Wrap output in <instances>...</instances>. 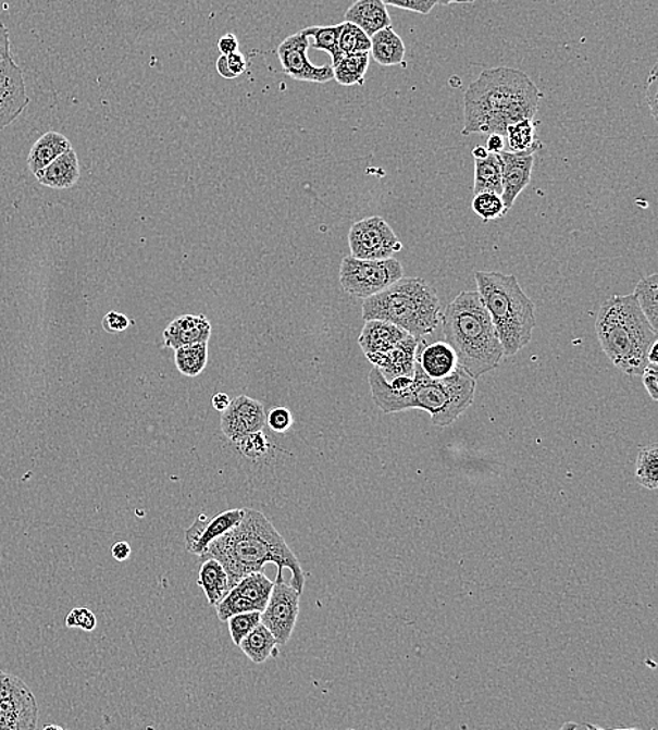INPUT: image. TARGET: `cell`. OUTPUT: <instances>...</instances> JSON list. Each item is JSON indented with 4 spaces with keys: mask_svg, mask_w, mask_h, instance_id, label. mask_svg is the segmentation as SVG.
Listing matches in <instances>:
<instances>
[{
    "mask_svg": "<svg viewBox=\"0 0 658 730\" xmlns=\"http://www.w3.org/2000/svg\"><path fill=\"white\" fill-rule=\"evenodd\" d=\"M541 99L539 89L525 72L508 66L485 70L464 94L462 135L506 137L508 125L535 119Z\"/></svg>",
    "mask_w": 658,
    "mask_h": 730,
    "instance_id": "6da1fadb",
    "label": "cell"
},
{
    "mask_svg": "<svg viewBox=\"0 0 658 730\" xmlns=\"http://www.w3.org/2000/svg\"><path fill=\"white\" fill-rule=\"evenodd\" d=\"M215 558L224 565L229 577V590L246 574L264 570L265 565H277L278 573L284 568L291 570V586L303 592L307 577L297 555L263 515L254 509H245L238 525L220 536L210 546L202 559Z\"/></svg>",
    "mask_w": 658,
    "mask_h": 730,
    "instance_id": "7a4b0ae2",
    "label": "cell"
},
{
    "mask_svg": "<svg viewBox=\"0 0 658 730\" xmlns=\"http://www.w3.org/2000/svg\"><path fill=\"white\" fill-rule=\"evenodd\" d=\"M476 379L457 367L451 375L443 380L430 379L415 361L413 382L405 393H392L388 381L374 367L368 375L372 399L384 413H399L420 409L432 416V423L447 428L467 412L476 393Z\"/></svg>",
    "mask_w": 658,
    "mask_h": 730,
    "instance_id": "3957f363",
    "label": "cell"
},
{
    "mask_svg": "<svg viewBox=\"0 0 658 730\" xmlns=\"http://www.w3.org/2000/svg\"><path fill=\"white\" fill-rule=\"evenodd\" d=\"M445 342L457 355L458 366L481 379L500 364L505 351L485 304L477 292L457 295L442 315Z\"/></svg>",
    "mask_w": 658,
    "mask_h": 730,
    "instance_id": "277c9868",
    "label": "cell"
},
{
    "mask_svg": "<svg viewBox=\"0 0 658 730\" xmlns=\"http://www.w3.org/2000/svg\"><path fill=\"white\" fill-rule=\"evenodd\" d=\"M595 332L605 355L623 374L638 376L658 342L655 327L638 307L635 294L613 295L599 308Z\"/></svg>",
    "mask_w": 658,
    "mask_h": 730,
    "instance_id": "5b68a950",
    "label": "cell"
},
{
    "mask_svg": "<svg viewBox=\"0 0 658 730\" xmlns=\"http://www.w3.org/2000/svg\"><path fill=\"white\" fill-rule=\"evenodd\" d=\"M477 293L492 318L505 357L530 345L536 325L535 304L521 288L516 275L475 273Z\"/></svg>",
    "mask_w": 658,
    "mask_h": 730,
    "instance_id": "8992f818",
    "label": "cell"
},
{
    "mask_svg": "<svg viewBox=\"0 0 658 730\" xmlns=\"http://www.w3.org/2000/svg\"><path fill=\"white\" fill-rule=\"evenodd\" d=\"M439 317L442 302L437 289L418 277H401L362 304L364 321L389 322L418 338L432 335Z\"/></svg>",
    "mask_w": 658,
    "mask_h": 730,
    "instance_id": "52a82bcc",
    "label": "cell"
},
{
    "mask_svg": "<svg viewBox=\"0 0 658 730\" xmlns=\"http://www.w3.org/2000/svg\"><path fill=\"white\" fill-rule=\"evenodd\" d=\"M404 277L398 259H357L347 256L340 265V284L351 297L367 299L380 294Z\"/></svg>",
    "mask_w": 658,
    "mask_h": 730,
    "instance_id": "ba28073f",
    "label": "cell"
},
{
    "mask_svg": "<svg viewBox=\"0 0 658 730\" xmlns=\"http://www.w3.org/2000/svg\"><path fill=\"white\" fill-rule=\"evenodd\" d=\"M302 593L285 582L284 574L277 572L268 606L261 611V623L273 633L278 646L291 640L299 616Z\"/></svg>",
    "mask_w": 658,
    "mask_h": 730,
    "instance_id": "9c48e42d",
    "label": "cell"
},
{
    "mask_svg": "<svg viewBox=\"0 0 658 730\" xmlns=\"http://www.w3.org/2000/svg\"><path fill=\"white\" fill-rule=\"evenodd\" d=\"M351 256L357 259H388L404 249L398 235L381 216L356 222L348 234Z\"/></svg>",
    "mask_w": 658,
    "mask_h": 730,
    "instance_id": "30bf717a",
    "label": "cell"
},
{
    "mask_svg": "<svg viewBox=\"0 0 658 730\" xmlns=\"http://www.w3.org/2000/svg\"><path fill=\"white\" fill-rule=\"evenodd\" d=\"M38 708L28 686L0 670V729H36Z\"/></svg>",
    "mask_w": 658,
    "mask_h": 730,
    "instance_id": "8fae6325",
    "label": "cell"
},
{
    "mask_svg": "<svg viewBox=\"0 0 658 730\" xmlns=\"http://www.w3.org/2000/svg\"><path fill=\"white\" fill-rule=\"evenodd\" d=\"M309 37L302 30L291 34L285 38L278 47V60L281 67L295 81L313 82V84H327L333 81V66L313 65L308 58Z\"/></svg>",
    "mask_w": 658,
    "mask_h": 730,
    "instance_id": "7c38bea8",
    "label": "cell"
},
{
    "mask_svg": "<svg viewBox=\"0 0 658 730\" xmlns=\"http://www.w3.org/2000/svg\"><path fill=\"white\" fill-rule=\"evenodd\" d=\"M30 103L22 67L13 61H0V132L21 117Z\"/></svg>",
    "mask_w": 658,
    "mask_h": 730,
    "instance_id": "4fadbf2b",
    "label": "cell"
},
{
    "mask_svg": "<svg viewBox=\"0 0 658 730\" xmlns=\"http://www.w3.org/2000/svg\"><path fill=\"white\" fill-rule=\"evenodd\" d=\"M265 422H268V415H265L264 406L250 396L240 395L231 400V405L222 412L221 430L226 438L236 443L250 433L263 430Z\"/></svg>",
    "mask_w": 658,
    "mask_h": 730,
    "instance_id": "5bb4252c",
    "label": "cell"
},
{
    "mask_svg": "<svg viewBox=\"0 0 658 730\" xmlns=\"http://www.w3.org/2000/svg\"><path fill=\"white\" fill-rule=\"evenodd\" d=\"M244 516L245 509L226 510L212 517L211 520L206 515L198 516L195 523L186 531V549L201 558L207 554L208 546L238 525Z\"/></svg>",
    "mask_w": 658,
    "mask_h": 730,
    "instance_id": "9a60e30c",
    "label": "cell"
},
{
    "mask_svg": "<svg viewBox=\"0 0 658 730\" xmlns=\"http://www.w3.org/2000/svg\"><path fill=\"white\" fill-rule=\"evenodd\" d=\"M501 162V200L506 211L516 205L517 198L530 185L535 153L522 154L508 151L498 152Z\"/></svg>",
    "mask_w": 658,
    "mask_h": 730,
    "instance_id": "2e32d148",
    "label": "cell"
},
{
    "mask_svg": "<svg viewBox=\"0 0 658 730\" xmlns=\"http://www.w3.org/2000/svg\"><path fill=\"white\" fill-rule=\"evenodd\" d=\"M421 338L408 335L384 355L368 357L388 382L398 376H414L415 352Z\"/></svg>",
    "mask_w": 658,
    "mask_h": 730,
    "instance_id": "e0dca14e",
    "label": "cell"
},
{
    "mask_svg": "<svg viewBox=\"0 0 658 730\" xmlns=\"http://www.w3.org/2000/svg\"><path fill=\"white\" fill-rule=\"evenodd\" d=\"M211 322L206 315H182L171 323L163 332V347L176 350L178 347L210 342Z\"/></svg>",
    "mask_w": 658,
    "mask_h": 730,
    "instance_id": "ac0fdd59",
    "label": "cell"
},
{
    "mask_svg": "<svg viewBox=\"0 0 658 730\" xmlns=\"http://www.w3.org/2000/svg\"><path fill=\"white\" fill-rule=\"evenodd\" d=\"M415 361L424 374L434 380H443L451 375L458 367L457 355L447 342H435L433 345H427L423 338L419 343Z\"/></svg>",
    "mask_w": 658,
    "mask_h": 730,
    "instance_id": "d6986e66",
    "label": "cell"
},
{
    "mask_svg": "<svg viewBox=\"0 0 658 730\" xmlns=\"http://www.w3.org/2000/svg\"><path fill=\"white\" fill-rule=\"evenodd\" d=\"M408 335L409 333L404 329L392 325L389 322L365 321V326L358 337V345L368 359V357L384 355Z\"/></svg>",
    "mask_w": 658,
    "mask_h": 730,
    "instance_id": "ffe728a7",
    "label": "cell"
},
{
    "mask_svg": "<svg viewBox=\"0 0 658 730\" xmlns=\"http://www.w3.org/2000/svg\"><path fill=\"white\" fill-rule=\"evenodd\" d=\"M34 176L37 177L40 185L54 188V190H67V188L74 187L80 178L79 159H77L74 148L62 153L54 162L48 164L47 168H44Z\"/></svg>",
    "mask_w": 658,
    "mask_h": 730,
    "instance_id": "44dd1931",
    "label": "cell"
},
{
    "mask_svg": "<svg viewBox=\"0 0 658 730\" xmlns=\"http://www.w3.org/2000/svg\"><path fill=\"white\" fill-rule=\"evenodd\" d=\"M345 21L356 24L368 37L390 26L388 7L382 0H356L348 8Z\"/></svg>",
    "mask_w": 658,
    "mask_h": 730,
    "instance_id": "7402d4cb",
    "label": "cell"
},
{
    "mask_svg": "<svg viewBox=\"0 0 658 730\" xmlns=\"http://www.w3.org/2000/svg\"><path fill=\"white\" fill-rule=\"evenodd\" d=\"M370 55L382 66H408L405 61V42L392 26L382 28L371 37Z\"/></svg>",
    "mask_w": 658,
    "mask_h": 730,
    "instance_id": "603a6c76",
    "label": "cell"
},
{
    "mask_svg": "<svg viewBox=\"0 0 658 730\" xmlns=\"http://www.w3.org/2000/svg\"><path fill=\"white\" fill-rule=\"evenodd\" d=\"M70 149H72V144L65 135L48 132L33 145L27 158L28 169L36 175L37 172L42 171L44 168H47L48 164L54 162L58 157L70 151Z\"/></svg>",
    "mask_w": 658,
    "mask_h": 730,
    "instance_id": "cb8c5ba5",
    "label": "cell"
},
{
    "mask_svg": "<svg viewBox=\"0 0 658 730\" xmlns=\"http://www.w3.org/2000/svg\"><path fill=\"white\" fill-rule=\"evenodd\" d=\"M200 573H198V586L204 592L210 606L215 607L229 592V577L220 560L207 558L201 560Z\"/></svg>",
    "mask_w": 658,
    "mask_h": 730,
    "instance_id": "d4e9b609",
    "label": "cell"
},
{
    "mask_svg": "<svg viewBox=\"0 0 658 730\" xmlns=\"http://www.w3.org/2000/svg\"><path fill=\"white\" fill-rule=\"evenodd\" d=\"M370 52L343 55L337 64L332 65L333 79L342 86L364 85L368 66H370Z\"/></svg>",
    "mask_w": 658,
    "mask_h": 730,
    "instance_id": "484cf974",
    "label": "cell"
},
{
    "mask_svg": "<svg viewBox=\"0 0 658 730\" xmlns=\"http://www.w3.org/2000/svg\"><path fill=\"white\" fill-rule=\"evenodd\" d=\"M277 646L273 633L261 622L239 643L241 652L256 665L264 664Z\"/></svg>",
    "mask_w": 658,
    "mask_h": 730,
    "instance_id": "4316f807",
    "label": "cell"
},
{
    "mask_svg": "<svg viewBox=\"0 0 658 730\" xmlns=\"http://www.w3.org/2000/svg\"><path fill=\"white\" fill-rule=\"evenodd\" d=\"M486 191L501 196V162L497 153H488L486 158L475 159L473 195Z\"/></svg>",
    "mask_w": 658,
    "mask_h": 730,
    "instance_id": "83f0119b",
    "label": "cell"
},
{
    "mask_svg": "<svg viewBox=\"0 0 658 730\" xmlns=\"http://www.w3.org/2000/svg\"><path fill=\"white\" fill-rule=\"evenodd\" d=\"M506 138L510 148L508 152L512 153H535L542 147L534 120H520L508 125Z\"/></svg>",
    "mask_w": 658,
    "mask_h": 730,
    "instance_id": "f1b7e54d",
    "label": "cell"
},
{
    "mask_svg": "<svg viewBox=\"0 0 658 730\" xmlns=\"http://www.w3.org/2000/svg\"><path fill=\"white\" fill-rule=\"evenodd\" d=\"M273 580L265 577L264 570H259V572L246 574L227 593L249 598L251 602L258 603L261 607L265 608L271 590H273Z\"/></svg>",
    "mask_w": 658,
    "mask_h": 730,
    "instance_id": "f546056e",
    "label": "cell"
},
{
    "mask_svg": "<svg viewBox=\"0 0 658 730\" xmlns=\"http://www.w3.org/2000/svg\"><path fill=\"white\" fill-rule=\"evenodd\" d=\"M174 362L182 375L195 379L202 374L208 364V343L183 346L174 350Z\"/></svg>",
    "mask_w": 658,
    "mask_h": 730,
    "instance_id": "4dcf8cb0",
    "label": "cell"
},
{
    "mask_svg": "<svg viewBox=\"0 0 658 730\" xmlns=\"http://www.w3.org/2000/svg\"><path fill=\"white\" fill-rule=\"evenodd\" d=\"M635 478L638 485L648 491H657L658 487V446L648 444V446L638 448Z\"/></svg>",
    "mask_w": 658,
    "mask_h": 730,
    "instance_id": "1f68e13d",
    "label": "cell"
},
{
    "mask_svg": "<svg viewBox=\"0 0 658 730\" xmlns=\"http://www.w3.org/2000/svg\"><path fill=\"white\" fill-rule=\"evenodd\" d=\"M635 297L642 312L645 313L647 321L656 329L658 327V274L653 273L642 279L636 284Z\"/></svg>",
    "mask_w": 658,
    "mask_h": 730,
    "instance_id": "d6a6232c",
    "label": "cell"
},
{
    "mask_svg": "<svg viewBox=\"0 0 658 730\" xmlns=\"http://www.w3.org/2000/svg\"><path fill=\"white\" fill-rule=\"evenodd\" d=\"M342 27L343 23L337 24V26L307 27L302 32L307 34V37L313 38L312 47L314 50L327 52L332 57V65H335L343 57L340 50H338V38H340Z\"/></svg>",
    "mask_w": 658,
    "mask_h": 730,
    "instance_id": "836d02e7",
    "label": "cell"
},
{
    "mask_svg": "<svg viewBox=\"0 0 658 730\" xmlns=\"http://www.w3.org/2000/svg\"><path fill=\"white\" fill-rule=\"evenodd\" d=\"M338 50L342 55L360 54L370 52L371 37H368L356 24L343 23L340 38H338Z\"/></svg>",
    "mask_w": 658,
    "mask_h": 730,
    "instance_id": "e575fe53",
    "label": "cell"
},
{
    "mask_svg": "<svg viewBox=\"0 0 658 730\" xmlns=\"http://www.w3.org/2000/svg\"><path fill=\"white\" fill-rule=\"evenodd\" d=\"M473 211L485 222L502 219L507 214L505 202L497 193H479L472 201Z\"/></svg>",
    "mask_w": 658,
    "mask_h": 730,
    "instance_id": "d590c367",
    "label": "cell"
},
{
    "mask_svg": "<svg viewBox=\"0 0 658 730\" xmlns=\"http://www.w3.org/2000/svg\"><path fill=\"white\" fill-rule=\"evenodd\" d=\"M216 616L220 618V621L226 622L231 617L236 616V614L249 613V611H263L264 608L260 604L251 602L249 598L241 596H236V594L227 593L220 603L216 604Z\"/></svg>",
    "mask_w": 658,
    "mask_h": 730,
    "instance_id": "8d00e7d4",
    "label": "cell"
},
{
    "mask_svg": "<svg viewBox=\"0 0 658 730\" xmlns=\"http://www.w3.org/2000/svg\"><path fill=\"white\" fill-rule=\"evenodd\" d=\"M241 456L249 459H260L268 456L271 444L263 430L260 432L250 433L236 442Z\"/></svg>",
    "mask_w": 658,
    "mask_h": 730,
    "instance_id": "74e56055",
    "label": "cell"
},
{
    "mask_svg": "<svg viewBox=\"0 0 658 730\" xmlns=\"http://www.w3.org/2000/svg\"><path fill=\"white\" fill-rule=\"evenodd\" d=\"M260 617V611H249L236 614V616L231 617L226 621L227 626H229L232 641H234L236 646H239L241 640L259 626L261 622Z\"/></svg>",
    "mask_w": 658,
    "mask_h": 730,
    "instance_id": "f35d334b",
    "label": "cell"
},
{
    "mask_svg": "<svg viewBox=\"0 0 658 730\" xmlns=\"http://www.w3.org/2000/svg\"><path fill=\"white\" fill-rule=\"evenodd\" d=\"M248 67V61L240 51L232 52L229 55H221L216 61V71L225 79H236L244 74Z\"/></svg>",
    "mask_w": 658,
    "mask_h": 730,
    "instance_id": "ab89813d",
    "label": "cell"
},
{
    "mask_svg": "<svg viewBox=\"0 0 658 730\" xmlns=\"http://www.w3.org/2000/svg\"><path fill=\"white\" fill-rule=\"evenodd\" d=\"M65 623L67 628H80L82 631L91 632L98 627V618L89 608L76 607L67 614Z\"/></svg>",
    "mask_w": 658,
    "mask_h": 730,
    "instance_id": "60d3db41",
    "label": "cell"
},
{
    "mask_svg": "<svg viewBox=\"0 0 658 730\" xmlns=\"http://www.w3.org/2000/svg\"><path fill=\"white\" fill-rule=\"evenodd\" d=\"M265 423L269 424V428L273 430L274 433L284 434L291 430L294 416L287 408L278 406V408L271 410L268 415V422Z\"/></svg>",
    "mask_w": 658,
    "mask_h": 730,
    "instance_id": "b9f144b4",
    "label": "cell"
},
{
    "mask_svg": "<svg viewBox=\"0 0 658 730\" xmlns=\"http://www.w3.org/2000/svg\"><path fill=\"white\" fill-rule=\"evenodd\" d=\"M386 7L404 9V11L429 14L437 7V0H382Z\"/></svg>",
    "mask_w": 658,
    "mask_h": 730,
    "instance_id": "7bdbcfd3",
    "label": "cell"
},
{
    "mask_svg": "<svg viewBox=\"0 0 658 730\" xmlns=\"http://www.w3.org/2000/svg\"><path fill=\"white\" fill-rule=\"evenodd\" d=\"M103 327L105 332L109 333H121L127 331L131 325V321L127 315L124 313L111 311L103 318Z\"/></svg>",
    "mask_w": 658,
    "mask_h": 730,
    "instance_id": "ee69618b",
    "label": "cell"
},
{
    "mask_svg": "<svg viewBox=\"0 0 658 730\" xmlns=\"http://www.w3.org/2000/svg\"><path fill=\"white\" fill-rule=\"evenodd\" d=\"M643 385L650 395V398L657 403L658 400V364H647L643 370Z\"/></svg>",
    "mask_w": 658,
    "mask_h": 730,
    "instance_id": "f6af8a7d",
    "label": "cell"
},
{
    "mask_svg": "<svg viewBox=\"0 0 658 730\" xmlns=\"http://www.w3.org/2000/svg\"><path fill=\"white\" fill-rule=\"evenodd\" d=\"M657 66L653 67L650 76H648L647 88H646V98L648 109L651 111L653 117L657 120Z\"/></svg>",
    "mask_w": 658,
    "mask_h": 730,
    "instance_id": "bcb514c9",
    "label": "cell"
},
{
    "mask_svg": "<svg viewBox=\"0 0 658 730\" xmlns=\"http://www.w3.org/2000/svg\"><path fill=\"white\" fill-rule=\"evenodd\" d=\"M218 50L222 55H229L232 52L239 51V40L235 34L227 33L218 41Z\"/></svg>",
    "mask_w": 658,
    "mask_h": 730,
    "instance_id": "7dc6e473",
    "label": "cell"
},
{
    "mask_svg": "<svg viewBox=\"0 0 658 730\" xmlns=\"http://www.w3.org/2000/svg\"><path fill=\"white\" fill-rule=\"evenodd\" d=\"M9 58H12L11 33L3 23H0V61L9 60Z\"/></svg>",
    "mask_w": 658,
    "mask_h": 730,
    "instance_id": "c3c4849f",
    "label": "cell"
},
{
    "mask_svg": "<svg viewBox=\"0 0 658 730\" xmlns=\"http://www.w3.org/2000/svg\"><path fill=\"white\" fill-rule=\"evenodd\" d=\"M131 553H133V549H131V545L125 543V541L115 543L113 548H111V555H113V558L119 560V562H124V560L129 559Z\"/></svg>",
    "mask_w": 658,
    "mask_h": 730,
    "instance_id": "681fc988",
    "label": "cell"
},
{
    "mask_svg": "<svg viewBox=\"0 0 658 730\" xmlns=\"http://www.w3.org/2000/svg\"><path fill=\"white\" fill-rule=\"evenodd\" d=\"M486 149L488 153H498L505 151V137L498 134L488 135Z\"/></svg>",
    "mask_w": 658,
    "mask_h": 730,
    "instance_id": "f907efd6",
    "label": "cell"
},
{
    "mask_svg": "<svg viewBox=\"0 0 658 730\" xmlns=\"http://www.w3.org/2000/svg\"><path fill=\"white\" fill-rule=\"evenodd\" d=\"M231 405V398L226 394H215L212 396V406L218 412H224L227 409V406Z\"/></svg>",
    "mask_w": 658,
    "mask_h": 730,
    "instance_id": "816d5d0a",
    "label": "cell"
},
{
    "mask_svg": "<svg viewBox=\"0 0 658 730\" xmlns=\"http://www.w3.org/2000/svg\"><path fill=\"white\" fill-rule=\"evenodd\" d=\"M658 342L655 343V345L651 346V349L648 350L647 355V364H658Z\"/></svg>",
    "mask_w": 658,
    "mask_h": 730,
    "instance_id": "f5cc1de1",
    "label": "cell"
},
{
    "mask_svg": "<svg viewBox=\"0 0 658 730\" xmlns=\"http://www.w3.org/2000/svg\"><path fill=\"white\" fill-rule=\"evenodd\" d=\"M473 158L475 159H483L486 158L488 154V151L486 147H481V145H477L475 149L472 151Z\"/></svg>",
    "mask_w": 658,
    "mask_h": 730,
    "instance_id": "db71d44e",
    "label": "cell"
},
{
    "mask_svg": "<svg viewBox=\"0 0 658 730\" xmlns=\"http://www.w3.org/2000/svg\"><path fill=\"white\" fill-rule=\"evenodd\" d=\"M475 0H437V3L444 4V7H447V4L451 3H473Z\"/></svg>",
    "mask_w": 658,
    "mask_h": 730,
    "instance_id": "11a10c76",
    "label": "cell"
},
{
    "mask_svg": "<svg viewBox=\"0 0 658 730\" xmlns=\"http://www.w3.org/2000/svg\"><path fill=\"white\" fill-rule=\"evenodd\" d=\"M44 729H62L61 727H57V725H50V727H44Z\"/></svg>",
    "mask_w": 658,
    "mask_h": 730,
    "instance_id": "9f6ffc18",
    "label": "cell"
}]
</instances>
